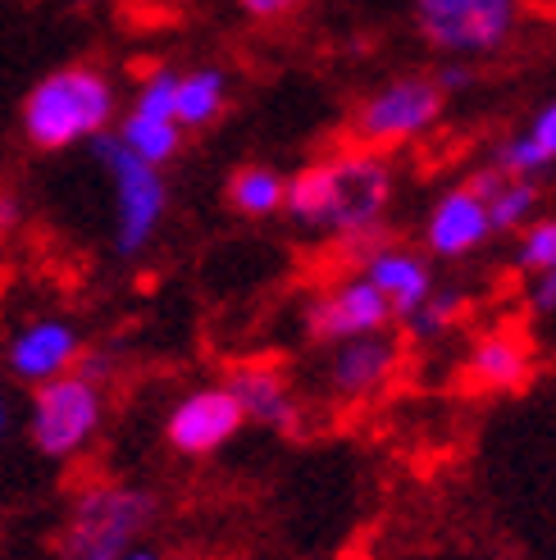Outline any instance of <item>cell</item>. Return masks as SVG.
<instances>
[{
	"label": "cell",
	"instance_id": "cell-1",
	"mask_svg": "<svg viewBox=\"0 0 556 560\" xmlns=\"http://www.w3.org/2000/svg\"><path fill=\"white\" fill-rule=\"evenodd\" d=\"M393 196H397V170L387 151L356 142L288 174L283 214L301 233L328 237L347 246L351 256H360L370 242H379Z\"/></svg>",
	"mask_w": 556,
	"mask_h": 560
},
{
	"label": "cell",
	"instance_id": "cell-2",
	"mask_svg": "<svg viewBox=\"0 0 556 560\" xmlns=\"http://www.w3.org/2000/svg\"><path fill=\"white\" fill-rule=\"evenodd\" d=\"M119 119V88L96 65H60L27 88L19 105L23 142L42 155H60L105 137Z\"/></svg>",
	"mask_w": 556,
	"mask_h": 560
},
{
	"label": "cell",
	"instance_id": "cell-3",
	"mask_svg": "<svg viewBox=\"0 0 556 560\" xmlns=\"http://www.w3.org/2000/svg\"><path fill=\"white\" fill-rule=\"evenodd\" d=\"M160 501L142 483L124 479H88L69 497L55 551L60 560H119L151 534Z\"/></svg>",
	"mask_w": 556,
	"mask_h": 560
},
{
	"label": "cell",
	"instance_id": "cell-4",
	"mask_svg": "<svg viewBox=\"0 0 556 560\" xmlns=\"http://www.w3.org/2000/svg\"><path fill=\"white\" fill-rule=\"evenodd\" d=\"M92 155L101 164V174L109 178V201H115V223H109L115 256L137 260L160 237L164 214H170V183H164V170L137 160L119 137H109V132L92 142Z\"/></svg>",
	"mask_w": 556,
	"mask_h": 560
},
{
	"label": "cell",
	"instance_id": "cell-5",
	"mask_svg": "<svg viewBox=\"0 0 556 560\" xmlns=\"http://www.w3.org/2000/svg\"><path fill=\"white\" fill-rule=\"evenodd\" d=\"M442 115H448V92L438 88L433 73H397L356 105L351 137L360 147L393 155L410 142H425L442 124Z\"/></svg>",
	"mask_w": 556,
	"mask_h": 560
},
{
	"label": "cell",
	"instance_id": "cell-6",
	"mask_svg": "<svg viewBox=\"0 0 556 560\" xmlns=\"http://www.w3.org/2000/svg\"><path fill=\"white\" fill-rule=\"evenodd\" d=\"M524 14V0H410L420 37L448 60L475 65L507 50Z\"/></svg>",
	"mask_w": 556,
	"mask_h": 560
},
{
	"label": "cell",
	"instance_id": "cell-7",
	"mask_svg": "<svg viewBox=\"0 0 556 560\" xmlns=\"http://www.w3.org/2000/svg\"><path fill=\"white\" fill-rule=\"evenodd\" d=\"M105 424V387L88 374H60L33 387V410H27V438L46 460H73L96 442Z\"/></svg>",
	"mask_w": 556,
	"mask_h": 560
},
{
	"label": "cell",
	"instance_id": "cell-8",
	"mask_svg": "<svg viewBox=\"0 0 556 560\" xmlns=\"http://www.w3.org/2000/svg\"><path fill=\"white\" fill-rule=\"evenodd\" d=\"M242 406L233 401V392L224 383H206V387H192L170 406L164 415V442L174 446L178 456L187 460H206L215 452L242 433Z\"/></svg>",
	"mask_w": 556,
	"mask_h": 560
},
{
	"label": "cell",
	"instance_id": "cell-9",
	"mask_svg": "<svg viewBox=\"0 0 556 560\" xmlns=\"http://www.w3.org/2000/svg\"><path fill=\"white\" fill-rule=\"evenodd\" d=\"M393 324H397L393 305H387L360 273L338 278L333 288H324L305 301V338L320 342V347L366 338V332H387Z\"/></svg>",
	"mask_w": 556,
	"mask_h": 560
},
{
	"label": "cell",
	"instance_id": "cell-10",
	"mask_svg": "<svg viewBox=\"0 0 556 560\" xmlns=\"http://www.w3.org/2000/svg\"><path fill=\"white\" fill-rule=\"evenodd\" d=\"M402 370V342L393 332H366V338H347L333 342L324 360V392L343 406L374 401L379 392Z\"/></svg>",
	"mask_w": 556,
	"mask_h": 560
},
{
	"label": "cell",
	"instance_id": "cell-11",
	"mask_svg": "<svg viewBox=\"0 0 556 560\" xmlns=\"http://www.w3.org/2000/svg\"><path fill=\"white\" fill-rule=\"evenodd\" d=\"M88 351L82 347V332L73 319L65 315H37L19 324L10 338H5V370L10 378L37 387V383H50L78 365V355Z\"/></svg>",
	"mask_w": 556,
	"mask_h": 560
},
{
	"label": "cell",
	"instance_id": "cell-12",
	"mask_svg": "<svg viewBox=\"0 0 556 560\" xmlns=\"http://www.w3.org/2000/svg\"><path fill=\"white\" fill-rule=\"evenodd\" d=\"M488 237H493V223H488V206H484V191H479L475 178L452 183L429 206V214L420 223V242L438 260L475 256L479 246H488Z\"/></svg>",
	"mask_w": 556,
	"mask_h": 560
},
{
	"label": "cell",
	"instance_id": "cell-13",
	"mask_svg": "<svg viewBox=\"0 0 556 560\" xmlns=\"http://www.w3.org/2000/svg\"><path fill=\"white\" fill-rule=\"evenodd\" d=\"M360 278L393 305V319H406L415 305H420L433 288H438V278H433V265L429 256H420L415 246H402V242H370L366 250H360Z\"/></svg>",
	"mask_w": 556,
	"mask_h": 560
},
{
	"label": "cell",
	"instance_id": "cell-14",
	"mask_svg": "<svg viewBox=\"0 0 556 560\" xmlns=\"http://www.w3.org/2000/svg\"><path fill=\"white\" fill-rule=\"evenodd\" d=\"M224 387L233 392V401L242 406L246 424H260L274 433H297L301 429V401L292 378L274 365V360H242L229 370Z\"/></svg>",
	"mask_w": 556,
	"mask_h": 560
},
{
	"label": "cell",
	"instance_id": "cell-15",
	"mask_svg": "<svg viewBox=\"0 0 556 560\" xmlns=\"http://www.w3.org/2000/svg\"><path fill=\"white\" fill-rule=\"evenodd\" d=\"M461 374L479 392H520L534 378V347L516 328H488L470 342Z\"/></svg>",
	"mask_w": 556,
	"mask_h": 560
},
{
	"label": "cell",
	"instance_id": "cell-16",
	"mask_svg": "<svg viewBox=\"0 0 556 560\" xmlns=\"http://www.w3.org/2000/svg\"><path fill=\"white\" fill-rule=\"evenodd\" d=\"M493 170L507 178H534V183L547 170H556V96L543 101L520 132L502 137L493 147Z\"/></svg>",
	"mask_w": 556,
	"mask_h": 560
},
{
	"label": "cell",
	"instance_id": "cell-17",
	"mask_svg": "<svg viewBox=\"0 0 556 560\" xmlns=\"http://www.w3.org/2000/svg\"><path fill=\"white\" fill-rule=\"evenodd\" d=\"M229 109V73L219 65H197L174 78V119L183 132H201L224 119Z\"/></svg>",
	"mask_w": 556,
	"mask_h": 560
},
{
	"label": "cell",
	"instance_id": "cell-18",
	"mask_svg": "<svg viewBox=\"0 0 556 560\" xmlns=\"http://www.w3.org/2000/svg\"><path fill=\"white\" fill-rule=\"evenodd\" d=\"M484 191V206H488V223H493V237L497 233H520L524 223H534L543 214V187L534 178H507V174H479L475 178Z\"/></svg>",
	"mask_w": 556,
	"mask_h": 560
},
{
	"label": "cell",
	"instance_id": "cell-19",
	"mask_svg": "<svg viewBox=\"0 0 556 560\" xmlns=\"http://www.w3.org/2000/svg\"><path fill=\"white\" fill-rule=\"evenodd\" d=\"M283 196H288V174L274 164H238L224 183V201L242 219H274L283 214Z\"/></svg>",
	"mask_w": 556,
	"mask_h": 560
},
{
	"label": "cell",
	"instance_id": "cell-20",
	"mask_svg": "<svg viewBox=\"0 0 556 560\" xmlns=\"http://www.w3.org/2000/svg\"><path fill=\"white\" fill-rule=\"evenodd\" d=\"M115 137L137 155L155 164V170H164V164H174L183 155V142L187 132L178 128V119H160V115H142V109H124V115L115 119Z\"/></svg>",
	"mask_w": 556,
	"mask_h": 560
},
{
	"label": "cell",
	"instance_id": "cell-21",
	"mask_svg": "<svg viewBox=\"0 0 556 560\" xmlns=\"http://www.w3.org/2000/svg\"><path fill=\"white\" fill-rule=\"evenodd\" d=\"M461 315H465V296H461L456 288H433L402 324H406V332H410L415 342H433V338H442V332H448Z\"/></svg>",
	"mask_w": 556,
	"mask_h": 560
},
{
	"label": "cell",
	"instance_id": "cell-22",
	"mask_svg": "<svg viewBox=\"0 0 556 560\" xmlns=\"http://www.w3.org/2000/svg\"><path fill=\"white\" fill-rule=\"evenodd\" d=\"M516 265L524 273H543L556 269V219H534L516 233Z\"/></svg>",
	"mask_w": 556,
	"mask_h": 560
},
{
	"label": "cell",
	"instance_id": "cell-23",
	"mask_svg": "<svg viewBox=\"0 0 556 560\" xmlns=\"http://www.w3.org/2000/svg\"><path fill=\"white\" fill-rule=\"evenodd\" d=\"M233 5H238L246 19H256V23H283V19H292L297 10H305V0H233Z\"/></svg>",
	"mask_w": 556,
	"mask_h": 560
},
{
	"label": "cell",
	"instance_id": "cell-24",
	"mask_svg": "<svg viewBox=\"0 0 556 560\" xmlns=\"http://www.w3.org/2000/svg\"><path fill=\"white\" fill-rule=\"evenodd\" d=\"M530 311L534 315H556V269L534 273V283H530Z\"/></svg>",
	"mask_w": 556,
	"mask_h": 560
},
{
	"label": "cell",
	"instance_id": "cell-25",
	"mask_svg": "<svg viewBox=\"0 0 556 560\" xmlns=\"http://www.w3.org/2000/svg\"><path fill=\"white\" fill-rule=\"evenodd\" d=\"M19 219H23V196L10 191V187H0V237L14 233V229H19Z\"/></svg>",
	"mask_w": 556,
	"mask_h": 560
},
{
	"label": "cell",
	"instance_id": "cell-26",
	"mask_svg": "<svg viewBox=\"0 0 556 560\" xmlns=\"http://www.w3.org/2000/svg\"><path fill=\"white\" fill-rule=\"evenodd\" d=\"M119 560H164V556H160L155 547H147V542H137V547H132V551H124Z\"/></svg>",
	"mask_w": 556,
	"mask_h": 560
},
{
	"label": "cell",
	"instance_id": "cell-27",
	"mask_svg": "<svg viewBox=\"0 0 556 560\" xmlns=\"http://www.w3.org/2000/svg\"><path fill=\"white\" fill-rule=\"evenodd\" d=\"M10 429V401H5V392H0V438H5Z\"/></svg>",
	"mask_w": 556,
	"mask_h": 560
},
{
	"label": "cell",
	"instance_id": "cell-28",
	"mask_svg": "<svg viewBox=\"0 0 556 560\" xmlns=\"http://www.w3.org/2000/svg\"><path fill=\"white\" fill-rule=\"evenodd\" d=\"M497 560H511V556H497Z\"/></svg>",
	"mask_w": 556,
	"mask_h": 560
}]
</instances>
